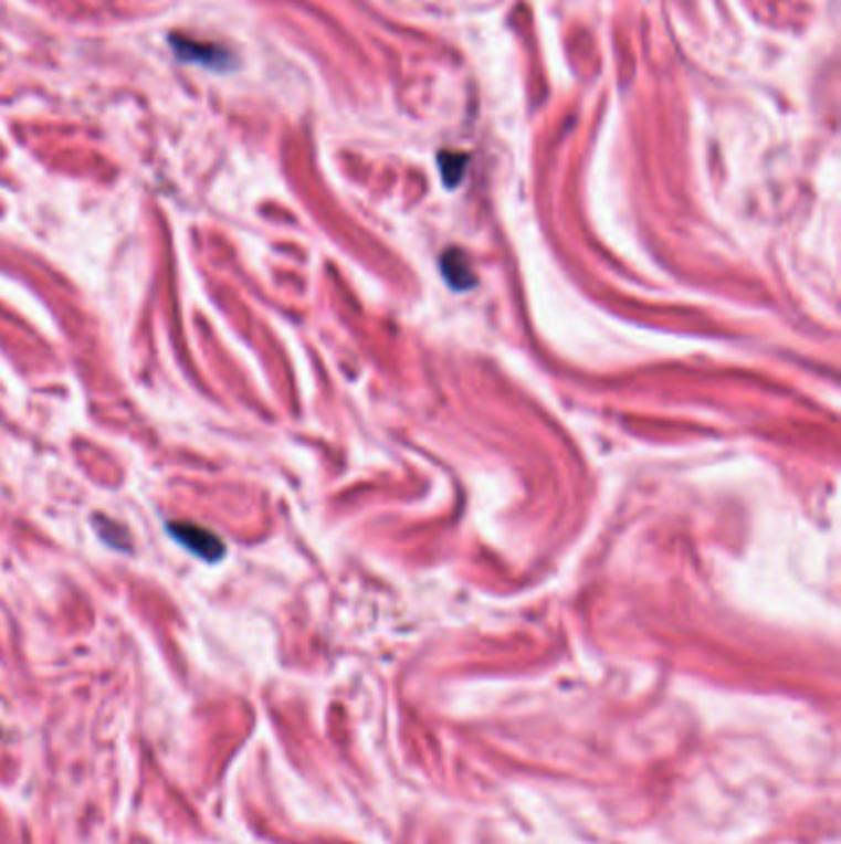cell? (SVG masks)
Returning a JSON list of instances; mask_svg holds the SVG:
<instances>
[{"mask_svg":"<svg viewBox=\"0 0 841 844\" xmlns=\"http://www.w3.org/2000/svg\"><path fill=\"white\" fill-rule=\"evenodd\" d=\"M168 531L174 534V538L180 546H186L190 553L200 556L202 561L215 563L218 558L225 556V544H222V538H218L215 534H210L208 529H200V526L170 524Z\"/></svg>","mask_w":841,"mask_h":844,"instance_id":"6da1fadb","label":"cell"},{"mask_svg":"<svg viewBox=\"0 0 841 844\" xmlns=\"http://www.w3.org/2000/svg\"><path fill=\"white\" fill-rule=\"evenodd\" d=\"M170 45H174L178 60L196 62V65H202V67L222 70L225 67V62L230 60V52H225L222 48H215V45H208V42H196V40L176 35V38H170Z\"/></svg>","mask_w":841,"mask_h":844,"instance_id":"7a4b0ae2","label":"cell"}]
</instances>
